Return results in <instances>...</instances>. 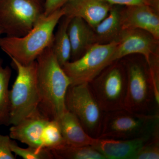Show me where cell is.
I'll return each instance as SVG.
<instances>
[{
  "instance_id": "cell-18",
  "label": "cell",
  "mask_w": 159,
  "mask_h": 159,
  "mask_svg": "<svg viewBox=\"0 0 159 159\" xmlns=\"http://www.w3.org/2000/svg\"><path fill=\"white\" fill-rule=\"evenodd\" d=\"M93 29L97 42H110L116 39L122 31L119 9L111 8L107 16Z\"/></svg>"
},
{
  "instance_id": "cell-15",
  "label": "cell",
  "mask_w": 159,
  "mask_h": 159,
  "mask_svg": "<svg viewBox=\"0 0 159 159\" xmlns=\"http://www.w3.org/2000/svg\"><path fill=\"white\" fill-rule=\"evenodd\" d=\"M81 18H71L67 32L70 42L72 61L79 58L97 42L94 30Z\"/></svg>"
},
{
  "instance_id": "cell-1",
  "label": "cell",
  "mask_w": 159,
  "mask_h": 159,
  "mask_svg": "<svg viewBox=\"0 0 159 159\" xmlns=\"http://www.w3.org/2000/svg\"><path fill=\"white\" fill-rule=\"evenodd\" d=\"M51 46L45 49L36 59L39 109L49 119L57 120L67 110L66 96L71 83L54 56Z\"/></svg>"
},
{
  "instance_id": "cell-17",
  "label": "cell",
  "mask_w": 159,
  "mask_h": 159,
  "mask_svg": "<svg viewBox=\"0 0 159 159\" xmlns=\"http://www.w3.org/2000/svg\"><path fill=\"white\" fill-rule=\"evenodd\" d=\"M70 19V18L64 16L60 20L51 46L54 56L61 67L70 61L71 58V44L67 32Z\"/></svg>"
},
{
  "instance_id": "cell-22",
  "label": "cell",
  "mask_w": 159,
  "mask_h": 159,
  "mask_svg": "<svg viewBox=\"0 0 159 159\" xmlns=\"http://www.w3.org/2000/svg\"><path fill=\"white\" fill-rule=\"evenodd\" d=\"M10 148L13 154L24 159H53L54 156L51 151L47 148H36L28 146L21 148L14 140L11 139Z\"/></svg>"
},
{
  "instance_id": "cell-20",
  "label": "cell",
  "mask_w": 159,
  "mask_h": 159,
  "mask_svg": "<svg viewBox=\"0 0 159 159\" xmlns=\"http://www.w3.org/2000/svg\"><path fill=\"white\" fill-rule=\"evenodd\" d=\"M54 159H106L92 145L72 146L66 144L61 148L51 150Z\"/></svg>"
},
{
  "instance_id": "cell-7",
  "label": "cell",
  "mask_w": 159,
  "mask_h": 159,
  "mask_svg": "<svg viewBox=\"0 0 159 159\" xmlns=\"http://www.w3.org/2000/svg\"><path fill=\"white\" fill-rule=\"evenodd\" d=\"M117 44L116 40L106 44L95 43L79 58L66 63L62 68L71 85L90 83L113 63L112 56Z\"/></svg>"
},
{
  "instance_id": "cell-23",
  "label": "cell",
  "mask_w": 159,
  "mask_h": 159,
  "mask_svg": "<svg viewBox=\"0 0 159 159\" xmlns=\"http://www.w3.org/2000/svg\"><path fill=\"white\" fill-rule=\"evenodd\" d=\"M159 159V134L152 138L142 146L134 159Z\"/></svg>"
},
{
  "instance_id": "cell-16",
  "label": "cell",
  "mask_w": 159,
  "mask_h": 159,
  "mask_svg": "<svg viewBox=\"0 0 159 159\" xmlns=\"http://www.w3.org/2000/svg\"><path fill=\"white\" fill-rule=\"evenodd\" d=\"M56 120L66 145L93 146L96 143L97 139L89 135L76 116L67 110Z\"/></svg>"
},
{
  "instance_id": "cell-6",
  "label": "cell",
  "mask_w": 159,
  "mask_h": 159,
  "mask_svg": "<svg viewBox=\"0 0 159 159\" xmlns=\"http://www.w3.org/2000/svg\"><path fill=\"white\" fill-rule=\"evenodd\" d=\"M45 0H0V24L7 36H24L44 15Z\"/></svg>"
},
{
  "instance_id": "cell-8",
  "label": "cell",
  "mask_w": 159,
  "mask_h": 159,
  "mask_svg": "<svg viewBox=\"0 0 159 159\" xmlns=\"http://www.w3.org/2000/svg\"><path fill=\"white\" fill-rule=\"evenodd\" d=\"M66 108L78 119L89 135L98 139L101 133L104 112L94 96L89 83L69 87Z\"/></svg>"
},
{
  "instance_id": "cell-4",
  "label": "cell",
  "mask_w": 159,
  "mask_h": 159,
  "mask_svg": "<svg viewBox=\"0 0 159 159\" xmlns=\"http://www.w3.org/2000/svg\"><path fill=\"white\" fill-rule=\"evenodd\" d=\"M10 58L17 72L16 79L9 90L10 125H15L30 116L39 109L38 64L36 60L24 65L14 58Z\"/></svg>"
},
{
  "instance_id": "cell-14",
  "label": "cell",
  "mask_w": 159,
  "mask_h": 159,
  "mask_svg": "<svg viewBox=\"0 0 159 159\" xmlns=\"http://www.w3.org/2000/svg\"><path fill=\"white\" fill-rule=\"evenodd\" d=\"M159 134L126 140L97 139L93 146L106 159H134L142 146L152 138Z\"/></svg>"
},
{
  "instance_id": "cell-21",
  "label": "cell",
  "mask_w": 159,
  "mask_h": 159,
  "mask_svg": "<svg viewBox=\"0 0 159 159\" xmlns=\"http://www.w3.org/2000/svg\"><path fill=\"white\" fill-rule=\"evenodd\" d=\"M66 144L57 120L49 119L44 129L43 147L51 151L61 148Z\"/></svg>"
},
{
  "instance_id": "cell-3",
  "label": "cell",
  "mask_w": 159,
  "mask_h": 159,
  "mask_svg": "<svg viewBox=\"0 0 159 159\" xmlns=\"http://www.w3.org/2000/svg\"><path fill=\"white\" fill-rule=\"evenodd\" d=\"M159 133V112L145 114L125 108L104 112L98 139L126 140Z\"/></svg>"
},
{
  "instance_id": "cell-10",
  "label": "cell",
  "mask_w": 159,
  "mask_h": 159,
  "mask_svg": "<svg viewBox=\"0 0 159 159\" xmlns=\"http://www.w3.org/2000/svg\"><path fill=\"white\" fill-rule=\"evenodd\" d=\"M118 44L112 56L114 62L131 54H142L148 64L153 55L155 40L150 34L140 29L121 31L116 39Z\"/></svg>"
},
{
  "instance_id": "cell-19",
  "label": "cell",
  "mask_w": 159,
  "mask_h": 159,
  "mask_svg": "<svg viewBox=\"0 0 159 159\" xmlns=\"http://www.w3.org/2000/svg\"><path fill=\"white\" fill-rule=\"evenodd\" d=\"M11 76V70L9 66H0V126L11 125L9 86Z\"/></svg>"
},
{
  "instance_id": "cell-24",
  "label": "cell",
  "mask_w": 159,
  "mask_h": 159,
  "mask_svg": "<svg viewBox=\"0 0 159 159\" xmlns=\"http://www.w3.org/2000/svg\"><path fill=\"white\" fill-rule=\"evenodd\" d=\"M103 2L112 5H122L126 6H135V5H149L155 8H158V0H101Z\"/></svg>"
},
{
  "instance_id": "cell-11",
  "label": "cell",
  "mask_w": 159,
  "mask_h": 159,
  "mask_svg": "<svg viewBox=\"0 0 159 159\" xmlns=\"http://www.w3.org/2000/svg\"><path fill=\"white\" fill-rule=\"evenodd\" d=\"M120 11L122 30L138 29L159 39V17L155 8L145 4L126 6Z\"/></svg>"
},
{
  "instance_id": "cell-5",
  "label": "cell",
  "mask_w": 159,
  "mask_h": 159,
  "mask_svg": "<svg viewBox=\"0 0 159 159\" xmlns=\"http://www.w3.org/2000/svg\"><path fill=\"white\" fill-rule=\"evenodd\" d=\"M125 69L127 90L125 108L142 114L159 112V94L155 89L148 64L145 66L132 61Z\"/></svg>"
},
{
  "instance_id": "cell-2",
  "label": "cell",
  "mask_w": 159,
  "mask_h": 159,
  "mask_svg": "<svg viewBox=\"0 0 159 159\" xmlns=\"http://www.w3.org/2000/svg\"><path fill=\"white\" fill-rule=\"evenodd\" d=\"M64 16L62 8L43 15L34 27L25 35L0 38V48L10 58L24 65L35 61L45 49L52 44L54 30Z\"/></svg>"
},
{
  "instance_id": "cell-26",
  "label": "cell",
  "mask_w": 159,
  "mask_h": 159,
  "mask_svg": "<svg viewBox=\"0 0 159 159\" xmlns=\"http://www.w3.org/2000/svg\"><path fill=\"white\" fill-rule=\"evenodd\" d=\"M69 0H45L44 16L49 15L61 9Z\"/></svg>"
},
{
  "instance_id": "cell-12",
  "label": "cell",
  "mask_w": 159,
  "mask_h": 159,
  "mask_svg": "<svg viewBox=\"0 0 159 159\" xmlns=\"http://www.w3.org/2000/svg\"><path fill=\"white\" fill-rule=\"evenodd\" d=\"M49 119L39 110L15 125L9 129V136L28 146L36 148L43 147V136L44 129Z\"/></svg>"
},
{
  "instance_id": "cell-27",
  "label": "cell",
  "mask_w": 159,
  "mask_h": 159,
  "mask_svg": "<svg viewBox=\"0 0 159 159\" xmlns=\"http://www.w3.org/2000/svg\"><path fill=\"white\" fill-rule=\"evenodd\" d=\"M4 34L3 32V30L2 28V25H1V24H0V38L2 34ZM3 60L2 59L1 57H0V66H2Z\"/></svg>"
},
{
  "instance_id": "cell-25",
  "label": "cell",
  "mask_w": 159,
  "mask_h": 159,
  "mask_svg": "<svg viewBox=\"0 0 159 159\" xmlns=\"http://www.w3.org/2000/svg\"><path fill=\"white\" fill-rule=\"evenodd\" d=\"M11 139L8 135L0 134V159H16L10 148Z\"/></svg>"
},
{
  "instance_id": "cell-9",
  "label": "cell",
  "mask_w": 159,
  "mask_h": 159,
  "mask_svg": "<svg viewBox=\"0 0 159 159\" xmlns=\"http://www.w3.org/2000/svg\"><path fill=\"white\" fill-rule=\"evenodd\" d=\"M89 84L104 112L125 108L126 69L116 61L104 69Z\"/></svg>"
},
{
  "instance_id": "cell-13",
  "label": "cell",
  "mask_w": 159,
  "mask_h": 159,
  "mask_svg": "<svg viewBox=\"0 0 159 159\" xmlns=\"http://www.w3.org/2000/svg\"><path fill=\"white\" fill-rule=\"evenodd\" d=\"M111 6L101 0H69L61 8L65 16L81 18L93 29L107 16Z\"/></svg>"
}]
</instances>
